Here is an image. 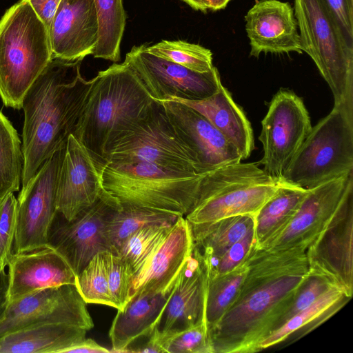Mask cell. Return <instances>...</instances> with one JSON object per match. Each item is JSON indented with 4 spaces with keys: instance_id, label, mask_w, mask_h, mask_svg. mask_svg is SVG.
I'll return each instance as SVG.
<instances>
[{
    "instance_id": "38",
    "label": "cell",
    "mask_w": 353,
    "mask_h": 353,
    "mask_svg": "<svg viewBox=\"0 0 353 353\" xmlns=\"http://www.w3.org/2000/svg\"><path fill=\"white\" fill-rule=\"evenodd\" d=\"M105 258L108 286L114 307L122 310L130 299L134 274L128 263L118 254L105 251Z\"/></svg>"
},
{
    "instance_id": "45",
    "label": "cell",
    "mask_w": 353,
    "mask_h": 353,
    "mask_svg": "<svg viewBox=\"0 0 353 353\" xmlns=\"http://www.w3.org/2000/svg\"><path fill=\"white\" fill-rule=\"evenodd\" d=\"M8 305V275L4 270L0 273V322L6 315Z\"/></svg>"
},
{
    "instance_id": "25",
    "label": "cell",
    "mask_w": 353,
    "mask_h": 353,
    "mask_svg": "<svg viewBox=\"0 0 353 353\" xmlns=\"http://www.w3.org/2000/svg\"><path fill=\"white\" fill-rule=\"evenodd\" d=\"M170 101L181 102L198 111L236 148L242 160L250 157L254 147L250 123L222 83L214 94L203 99Z\"/></svg>"
},
{
    "instance_id": "35",
    "label": "cell",
    "mask_w": 353,
    "mask_h": 353,
    "mask_svg": "<svg viewBox=\"0 0 353 353\" xmlns=\"http://www.w3.org/2000/svg\"><path fill=\"white\" fill-rule=\"evenodd\" d=\"M173 223L143 227L123 241L116 254L128 263L134 275L143 267Z\"/></svg>"
},
{
    "instance_id": "23",
    "label": "cell",
    "mask_w": 353,
    "mask_h": 353,
    "mask_svg": "<svg viewBox=\"0 0 353 353\" xmlns=\"http://www.w3.org/2000/svg\"><path fill=\"white\" fill-rule=\"evenodd\" d=\"M208 274L194 250L181 272L158 325L165 338L205 321Z\"/></svg>"
},
{
    "instance_id": "24",
    "label": "cell",
    "mask_w": 353,
    "mask_h": 353,
    "mask_svg": "<svg viewBox=\"0 0 353 353\" xmlns=\"http://www.w3.org/2000/svg\"><path fill=\"white\" fill-rule=\"evenodd\" d=\"M172 290L167 293L137 294L122 310H117L109 330L111 352H126L132 343L158 327Z\"/></svg>"
},
{
    "instance_id": "33",
    "label": "cell",
    "mask_w": 353,
    "mask_h": 353,
    "mask_svg": "<svg viewBox=\"0 0 353 353\" xmlns=\"http://www.w3.org/2000/svg\"><path fill=\"white\" fill-rule=\"evenodd\" d=\"M245 261L232 271L215 277L208 276L205 319L209 332L234 301L248 272Z\"/></svg>"
},
{
    "instance_id": "34",
    "label": "cell",
    "mask_w": 353,
    "mask_h": 353,
    "mask_svg": "<svg viewBox=\"0 0 353 353\" xmlns=\"http://www.w3.org/2000/svg\"><path fill=\"white\" fill-rule=\"evenodd\" d=\"M145 50L157 57L198 72H209L214 67L210 50L198 44L181 40H162L152 46L145 45Z\"/></svg>"
},
{
    "instance_id": "21",
    "label": "cell",
    "mask_w": 353,
    "mask_h": 353,
    "mask_svg": "<svg viewBox=\"0 0 353 353\" xmlns=\"http://www.w3.org/2000/svg\"><path fill=\"white\" fill-rule=\"evenodd\" d=\"M161 102L176 131L194 152L206 172L241 161L236 148L198 111L176 101Z\"/></svg>"
},
{
    "instance_id": "16",
    "label": "cell",
    "mask_w": 353,
    "mask_h": 353,
    "mask_svg": "<svg viewBox=\"0 0 353 353\" xmlns=\"http://www.w3.org/2000/svg\"><path fill=\"white\" fill-rule=\"evenodd\" d=\"M310 272L353 294V190L338 214L306 250Z\"/></svg>"
},
{
    "instance_id": "7",
    "label": "cell",
    "mask_w": 353,
    "mask_h": 353,
    "mask_svg": "<svg viewBox=\"0 0 353 353\" xmlns=\"http://www.w3.org/2000/svg\"><path fill=\"white\" fill-rule=\"evenodd\" d=\"M301 46L316 64L335 106L353 117V46L323 0H294Z\"/></svg>"
},
{
    "instance_id": "41",
    "label": "cell",
    "mask_w": 353,
    "mask_h": 353,
    "mask_svg": "<svg viewBox=\"0 0 353 353\" xmlns=\"http://www.w3.org/2000/svg\"><path fill=\"white\" fill-rule=\"evenodd\" d=\"M332 286L334 285L323 276L310 272L308 277L298 290L292 305L279 321L277 329L312 304Z\"/></svg>"
},
{
    "instance_id": "42",
    "label": "cell",
    "mask_w": 353,
    "mask_h": 353,
    "mask_svg": "<svg viewBox=\"0 0 353 353\" xmlns=\"http://www.w3.org/2000/svg\"><path fill=\"white\" fill-rule=\"evenodd\" d=\"M347 41L353 46V0H323Z\"/></svg>"
},
{
    "instance_id": "37",
    "label": "cell",
    "mask_w": 353,
    "mask_h": 353,
    "mask_svg": "<svg viewBox=\"0 0 353 353\" xmlns=\"http://www.w3.org/2000/svg\"><path fill=\"white\" fill-rule=\"evenodd\" d=\"M162 341L167 353H213L210 332L205 321L163 338Z\"/></svg>"
},
{
    "instance_id": "26",
    "label": "cell",
    "mask_w": 353,
    "mask_h": 353,
    "mask_svg": "<svg viewBox=\"0 0 353 353\" xmlns=\"http://www.w3.org/2000/svg\"><path fill=\"white\" fill-rule=\"evenodd\" d=\"M88 330L65 323L27 327L0 339V353H64L80 343Z\"/></svg>"
},
{
    "instance_id": "39",
    "label": "cell",
    "mask_w": 353,
    "mask_h": 353,
    "mask_svg": "<svg viewBox=\"0 0 353 353\" xmlns=\"http://www.w3.org/2000/svg\"><path fill=\"white\" fill-rule=\"evenodd\" d=\"M17 205V199L13 193L0 200V273L5 270L12 255Z\"/></svg>"
},
{
    "instance_id": "31",
    "label": "cell",
    "mask_w": 353,
    "mask_h": 353,
    "mask_svg": "<svg viewBox=\"0 0 353 353\" xmlns=\"http://www.w3.org/2000/svg\"><path fill=\"white\" fill-rule=\"evenodd\" d=\"M23 164L22 143L19 134L0 110V200L19 190Z\"/></svg>"
},
{
    "instance_id": "2",
    "label": "cell",
    "mask_w": 353,
    "mask_h": 353,
    "mask_svg": "<svg viewBox=\"0 0 353 353\" xmlns=\"http://www.w3.org/2000/svg\"><path fill=\"white\" fill-rule=\"evenodd\" d=\"M81 61L52 57L23 99L21 190L76 130L93 83L81 76Z\"/></svg>"
},
{
    "instance_id": "9",
    "label": "cell",
    "mask_w": 353,
    "mask_h": 353,
    "mask_svg": "<svg viewBox=\"0 0 353 353\" xmlns=\"http://www.w3.org/2000/svg\"><path fill=\"white\" fill-rule=\"evenodd\" d=\"M105 161L146 162L173 170L207 173L176 131L162 103L155 100L140 121L108 145Z\"/></svg>"
},
{
    "instance_id": "27",
    "label": "cell",
    "mask_w": 353,
    "mask_h": 353,
    "mask_svg": "<svg viewBox=\"0 0 353 353\" xmlns=\"http://www.w3.org/2000/svg\"><path fill=\"white\" fill-rule=\"evenodd\" d=\"M254 216L236 215L202 225H190L194 250L205 263L213 262L254 228Z\"/></svg>"
},
{
    "instance_id": "29",
    "label": "cell",
    "mask_w": 353,
    "mask_h": 353,
    "mask_svg": "<svg viewBox=\"0 0 353 353\" xmlns=\"http://www.w3.org/2000/svg\"><path fill=\"white\" fill-rule=\"evenodd\" d=\"M308 191V189L281 181L276 191L254 216L252 246L258 245L286 224L296 212Z\"/></svg>"
},
{
    "instance_id": "13",
    "label": "cell",
    "mask_w": 353,
    "mask_h": 353,
    "mask_svg": "<svg viewBox=\"0 0 353 353\" xmlns=\"http://www.w3.org/2000/svg\"><path fill=\"white\" fill-rule=\"evenodd\" d=\"M65 148L55 152L19 194L12 254L48 245V232L57 212V183Z\"/></svg>"
},
{
    "instance_id": "36",
    "label": "cell",
    "mask_w": 353,
    "mask_h": 353,
    "mask_svg": "<svg viewBox=\"0 0 353 353\" xmlns=\"http://www.w3.org/2000/svg\"><path fill=\"white\" fill-rule=\"evenodd\" d=\"M105 252L94 255L77 276L75 285L85 303L114 307L110 292Z\"/></svg>"
},
{
    "instance_id": "12",
    "label": "cell",
    "mask_w": 353,
    "mask_h": 353,
    "mask_svg": "<svg viewBox=\"0 0 353 353\" xmlns=\"http://www.w3.org/2000/svg\"><path fill=\"white\" fill-rule=\"evenodd\" d=\"M145 45L133 46L124 62L136 72L154 100H201L219 88L221 81L216 67L198 72L150 54Z\"/></svg>"
},
{
    "instance_id": "4",
    "label": "cell",
    "mask_w": 353,
    "mask_h": 353,
    "mask_svg": "<svg viewBox=\"0 0 353 353\" xmlns=\"http://www.w3.org/2000/svg\"><path fill=\"white\" fill-rule=\"evenodd\" d=\"M101 185L117 208L136 207L185 216L193 206L205 174L173 170L152 163H106Z\"/></svg>"
},
{
    "instance_id": "30",
    "label": "cell",
    "mask_w": 353,
    "mask_h": 353,
    "mask_svg": "<svg viewBox=\"0 0 353 353\" xmlns=\"http://www.w3.org/2000/svg\"><path fill=\"white\" fill-rule=\"evenodd\" d=\"M179 216L136 207L115 208L105 226L110 252L117 253L123 241L137 230L148 225L172 224Z\"/></svg>"
},
{
    "instance_id": "28",
    "label": "cell",
    "mask_w": 353,
    "mask_h": 353,
    "mask_svg": "<svg viewBox=\"0 0 353 353\" xmlns=\"http://www.w3.org/2000/svg\"><path fill=\"white\" fill-rule=\"evenodd\" d=\"M351 299L343 290L330 287L315 301L294 315L261 344V350L285 341L299 333L301 336L325 321Z\"/></svg>"
},
{
    "instance_id": "3",
    "label": "cell",
    "mask_w": 353,
    "mask_h": 353,
    "mask_svg": "<svg viewBox=\"0 0 353 353\" xmlns=\"http://www.w3.org/2000/svg\"><path fill=\"white\" fill-rule=\"evenodd\" d=\"M154 99L125 62L99 72L73 135L88 149L99 170L107 148L148 112Z\"/></svg>"
},
{
    "instance_id": "40",
    "label": "cell",
    "mask_w": 353,
    "mask_h": 353,
    "mask_svg": "<svg viewBox=\"0 0 353 353\" xmlns=\"http://www.w3.org/2000/svg\"><path fill=\"white\" fill-rule=\"evenodd\" d=\"M254 243V228L234 243L219 259L210 263L201 261L208 277L212 278L226 274L241 264L248 255ZM201 258V257H200Z\"/></svg>"
},
{
    "instance_id": "8",
    "label": "cell",
    "mask_w": 353,
    "mask_h": 353,
    "mask_svg": "<svg viewBox=\"0 0 353 353\" xmlns=\"http://www.w3.org/2000/svg\"><path fill=\"white\" fill-rule=\"evenodd\" d=\"M353 172V117L339 106L312 128L281 181L312 189Z\"/></svg>"
},
{
    "instance_id": "19",
    "label": "cell",
    "mask_w": 353,
    "mask_h": 353,
    "mask_svg": "<svg viewBox=\"0 0 353 353\" xmlns=\"http://www.w3.org/2000/svg\"><path fill=\"white\" fill-rule=\"evenodd\" d=\"M250 54L303 52L294 8L279 0H256L245 16Z\"/></svg>"
},
{
    "instance_id": "44",
    "label": "cell",
    "mask_w": 353,
    "mask_h": 353,
    "mask_svg": "<svg viewBox=\"0 0 353 353\" xmlns=\"http://www.w3.org/2000/svg\"><path fill=\"white\" fill-rule=\"evenodd\" d=\"M108 353L111 350L100 345L92 339H84L80 343L68 348L64 353Z\"/></svg>"
},
{
    "instance_id": "43",
    "label": "cell",
    "mask_w": 353,
    "mask_h": 353,
    "mask_svg": "<svg viewBox=\"0 0 353 353\" xmlns=\"http://www.w3.org/2000/svg\"><path fill=\"white\" fill-rule=\"evenodd\" d=\"M49 32L61 0H27Z\"/></svg>"
},
{
    "instance_id": "6",
    "label": "cell",
    "mask_w": 353,
    "mask_h": 353,
    "mask_svg": "<svg viewBox=\"0 0 353 353\" xmlns=\"http://www.w3.org/2000/svg\"><path fill=\"white\" fill-rule=\"evenodd\" d=\"M281 181L256 163H236L205 173L197 198L185 218L191 226L242 214L255 216Z\"/></svg>"
},
{
    "instance_id": "20",
    "label": "cell",
    "mask_w": 353,
    "mask_h": 353,
    "mask_svg": "<svg viewBox=\"0 0 353 353\" xmlns=\"http://www.w3.org/2000/svg\"><path fill=\"white\" fill-rule=\"evenodd\" d=\"M99 32L94 0H61L49 29L52 57L83 60L92 55Z\"/></svg>"
},
{
    "instance_id": "17",
    "label": "cell",
    "mask_w": 353,
    "mask_h": 353,
    "mask_svg": "<svg viewBox=\"0 0 353 353\" xmlns=\"http://www.w3.org/2000/svg\"><path fill=\"white\" fill-rule=\"evenodd\" d=\"M102 192L100 172L94 159L83 143L70 134L57 179V212L70 221L92 205Z\"/></svg>"
},
{
    "instance_id": "14",
    "label": "cell",
    "mask_w": 353,
    "mask_h": 353,
    "mask_svg": "<svg viewBox=\"0 0 353 353\" xmlns=\"http://www.w3.org/2000/svg\"><path fill=\"white\" fill-rule=\"evenodd\" d=\"M115 208L103 190L92 205L70 221L57 212L48 232V245L62 256L77 276L94 255L110 252L105 226Z\"/></svg>"
},
{
    "instance_id": "22",
    "label": "cell",
    "mask_w": 353,
    "mask_h": 353,
    "mask_svg": "<svg viewBox=\"0 0 353 353\" xmlns=\"http://www.w3.org/2000/svg\"><path fill=\"white\" fill-rule=\"evenodd\" d=\"M8 266L9 303L37 290L76 283L71 267L49 245L12 254Z\"/></svg>"
},
{
    "instance_id": "11",
    "label": "cell",
    "mask_w": 353,
    "mask_h": 353,
    "mask_svg": "<svg viewBox=\"0 0 353 353\" xmlns=\"http://www.w3.org/2000/svg\"><path fill=\"white\" fill-rule=\"evenodd\" d=\"M261 125L259 139L263 155L258 163L268 175L281 180L312 130L309 113L301 98L281 90L272 98Z\"/></svg>"
},
{
    "instance_id": "32",
    "label": "cell",
    "mask_w": 353,
    "mask_h": 353,
    "mask_svg": "<svg viewBox=\"0 0 353 353\" xmlns=\"http://www.w3.org/2000/svg\"><path fill=\"white\" fill-rule=\"evenodd\" d=\"M99 16V39L94 58L117 62L125 27L126 14L122 0H94Z\"/></svg>"
},
{
    "instance_id": "47",
    "label": "cell",
    "mask_w": 353,
    "mask_h": 353,
    "mask_svg": "<svg viewBox=\"0 0 353 353\" xmlns=\"http://www.w3.org/2000/svg\"><path fill=\"white\" fill-rule=\"evenodd\" d=\"M185 2L188 5H189L191 8L196 10H200L205 12L207 10L203 6L201 0H182Z\"/></svg>"
},
{
    "instance_id": "46",
    "label": "cell",
    "mask_w": 353,
    "mask_h": 353,
    "mask_svg": "<svg viewBox=\"0 0 353 353\" xmlns=\"http://www.w3.org/2000/svg\"><path fill=\"white\" fill-rule=\"evenodd\" d=\"M231 0H201L205 10L213 11L223 9Z\"/></svg>"
},
{
    "instance_id": "1",
    "label": "cell",
    "mask_w": 353,
    "mask_h": 353,
    "mask_svg": "<svg viewBox=\"0 0 353 353\" xmlns=\"http://www.w3.org/2000/svg\"><path fill=\"white\" fill-rule=\"evenodd\" d=\"M248 272L232 304L210 332L213 353H253L279 321L310 275L306 252L251 248Z\"/></svg>"
},
{
    "instance_id": "15",
    "label": "cell",
    "mask_w": 353,
    "mask_h": 353,
    "mask_svg": "<svg viewBox=\"0 0 353 353\" xmlns=\"http://www.w3.org/2000/svg\"><path fill=\"white\" fill-rule=\"evenodd\" d=\"M46 323H65L83 327H94L87 303L73 284L35 291L9 303L0 322V339L6 334Z\"/></svg>"
},
{
    "instance_id": "10",
    "label": "cell",
    "mask_w": 353,
    "mask_h": 353,
    "mask_svg": "<svg viewBox=\"0 0 353 353\" xmlns=\"http://www.w3.org/2000/svg\"><path fill=\"white\" fill-rule=\"evenodd\" d=\"M308 190L290 220L252 249L306 251L334 220L353 190V172Z\"/></svg>"
},
{
    "instance_id": "18",
    "label": "cell",
    "mask_w": 353,
    "mask_h": 353,
    "mask_svg": "<svg viewBox=\"0 0 353 353\" xmlns=\"http://www.w3.org/2000/svg\"><path fill=\"white\" fill-rule=\"evenodd\" d=\"M193 249L191 226L185 216H179L143 267L134 275L130 298L139 293L169 292L192 256Z\"/></svg>"
},
{
    "instance_id": "5",
    "label": "cell",
    "mask_w": 353,
    "mask_h": 353,
    "mask_svg": "<svg viewBox=\"0 0 353 353\" xmlns=\"http://www.w3.org/2000/svg\"><path fill=\"white\" fill-rule=\"evenodd\" d=\"M52 57L49 32L27 0L0 19V97L21 109L23 99Z\"/></svg>"
}]
</instances>
